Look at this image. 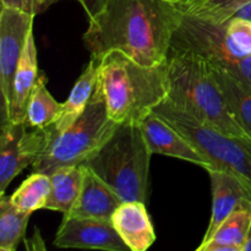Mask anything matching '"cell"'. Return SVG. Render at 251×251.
Instances as JSON below:
<instances>
[{"label":"cell","instance_id":"cell-16","mask_svg":"<svg viewBox=\"0 0 251 251\" xmlns=\"http://www.w3.org/2000/svg\"><path fill=\"white\" fill-rule=\"evenodd\" d=\"M100 63V58L91 56L90 63L87 64L85 70L82 71L80 77L75 82L68 100L61 105L60 114L54 124L58 134L68 130L87 108L88 102H90L98 82Z\"/></svg>","mask_w":251,"mask_h":251},{"label":"cell","instance_id":"cell-17","mask_svg":"<svg viewBox=\"0 0 251 251\" xmlns=\"http://www.w3.org/2000/svg\"><path fill=\"white\" fill-rule=\"evenodd\" d=\"M250 227L251 201H245L223 221L210 240L196 248V251H244Z\"/></svg>","mask_w":251,"mask_h":251},{"label":"cell","instance_id":"cell-11","mask_svg":"<svg viewBox=\"0 0 251 251\" xmlns=\"http://www.w3.org/2000/svg\"><path fill=\"white\" fill-rule=\"evenodd\" d=\"M140 127L152 154L156 153L183 159L202 167L203 169L212 168L211 161L200 150L196 149L183 134L174 129L154 112L150 113L140 123Z\"/></svg>","mask_w":251,"mask_h":251},{"label":"cell","instance_id":"cell-23","mask_svg":"<svg viewBox=\"0 0 251 251\" xmlns=\"http://www.w3.org/2000/svg\"><path fill=\"white\" fill-rule=\"evenodd\" d=\"M250 2L251 0H205L196 6L184 10V12L218 24H226Z\"/></svg>","mask_w":251,"mask_h":251},{"label":"cell","instance_id":"cell-2","mask_svg":"<svg viewBox=\"0 0 251 251\" xmlns=\"http://www.w3.org/2000/svg\"><path fill=\"white\" fill-rule=\"evenodd\" d=\"M98 88L108 115L118 124H139L169 95L168 60L146 66L120 50L100 56Z\"/></svg>","mask_w":251,"mask_h":251},{"label":"cell","instance_id":"cell-6","mask_svg":"<svg viewBox=\"0 0 251 251\" xmlns=\"http://www.w3.org/2000/svg\"><path fill=\"white\" fill-rule=\"evenodd\" d=\"M153 112L200 150L210 159L213 169L230 172L251 188V139L222 134L168 98L157 105Z\"/></svg>","mask_w":251,"mask_h":251},{"label":"cell","instance_id":"cell-21","mask_svg":"<svg viewBox=\"0 0 251 251\" xmlns=\"http://www.w3.org/2000/svg\"><path fill=\"white\" fill-rule=\"evenodd\" d=\"M32 213L14 205L10 196L0 198V250L15 251L26 234Z\"/></svg>","mask_w":251,"mask_h":251},{"label":"cell","instance_id":"cell-14","mask_svg":"<svg viewBox=\"0 0 251 251\" xmlns=\"http://www.w3.org/2000/svg\"><path fill=\"white\" fill-rule=\"evenodd\" d=\"M38 77V58H37L36 42H34L33 27H32L27 33L24 51L15 71L6 120L15 124L26 123L27 104Z\"/></svg>","mask_w":251,"mask_h":251},{"label":"cell","instance_id":"cell-4","mask_svg":"<svg viewBox=\"0 0 251 251\" xmlns=\"http://www.w3.org/2000/svg\"><path fill=\"white\" fill-rule=\"evenodd\" d=\"M152 152L139 124H120L104 146L86 161L123 201L146 202Z\"/></svg>","mask_w":251,"mask_h":251},{"label":"cell","instance_id":"cell-22","mask_svg":"<svg viewBox=\"0 0 251 251\" xmlns=\"http://www.w3.org/2000/svg\"><path fill=\"white\" fill-rule=\"evenodd\" d=\"M50 190V176L46 173L33 172L10 196V200L20 210L33 213L34 211L46 208Z\"/></svg>","mask_w":251,"mask_h":251},{"label":"cell","instance_id":"cell-18","mask_svg":"<svg viewBox=\"0 0 251 251\" xmlns=\"http://www.w3.org/2000/svg\"><path fill=\"white\" fill-rule=\"evenodd\" d=\"M207 64L228 109L251 139V88L238 80L228 69Z\"/></svg>","mask_w":251,"mask_h":251},{"label":"cell","instance_id":"cell-26","mask_svg":"<svg viewBox=\"0 0 251 251\" xmlns=\"http://www.w3.org/2000/svg\"><path fill=\"white\" fill-rule=\"evenodd\" d=\"M58 1H60V0H36V15L42 14L49 6H51V5ZM75 1H77L82 6L83 10H86V7H87V0H75Z\"/></svg>","mask_w":251,"mask_h":251},{"label":"cell","instance_id":"cell-5","mask_svg":"<svg viewBox=\"0 0 251 251\" xmlns=\"http://www.w3.org/2000/svg\"><path fill=\"white\" fill-rule=\"evenodd\" d=\"M119 125L109 118L102 92L96 86L82 115L68 130L56 132L32 171L49 176L60 167L83 164L104 146Z\"/></svg>","mask_w":251,"mask_h":251},{"label":"cell","instance_id":"cell-33","mask_svg":"<svg viewBox=\"0 0 251 251\" xmlns=\"http://www.w3.org/2000/svg\"><path fill=\"white\" fill-rule=\"evenodd\" d=\"M178 2H179V4H180L181 7H185L186 5H188L189 2H190V0H178Z\"/></svg>","mask_w":251,"mask_h":251},{"label":"cell","instance_id":"cell-12","mask_svg":"<svg viewBox=\"0 0 251 251\" xmlns=\"http://www.w3.org/2000/svg\"><path fill=\"white\" fill-rule=\"evenodd\" d=\"M212 188V213L210 225L201 243L211 239L223 221L239 208L245 201H251V188L235 174L221 169H205Z\"/></svg>","mask_w":251,"mask_h":251},{"label":"cell","instance_id":"cell-28","mask_svg":"<svg viewBox=\"0 0 251 251\" xmlns=\"http://www.w3.org/2000/svg\"><path fill=\"white\" fill-rule=\"evenodd\" d=\"M0 1H1V6L25 10V0H0Z\"/></svg>","mask_w":251,"mask_h":251},{"label":"cell","instance_id":"cell-19","mask_svg":"<svg viewBox=\"0 0 251 251\" xmlns=\"http://www.w3.org/2000/svg\"><path fill=\"white\" fill-rule=\"evenodd\" d=\"M51 190L44 210L58 211L68 216L75 206L83 181V164L66 166L49 174Z\"/></svg>","mask_w":251,"mask_h":251},{"label":"cell","instance_id":"cell-27","mask_svg":"<svg viewBox=\"0 0 251 251\" xmlns=\"http://www.w3.org/2000/svg\"><path fill=\"white\" fill-rule=\"evenodd\" d=\"M108 0H87V7H86L85 12L86 15H87L88 19H91L93 15L97 14V12L104 6V4Z\"/></svg>","mask_w":251,"mask_h":251},{"label":"cell","instance_id":"cell-29","mask_svg":"<svg viewBox=\"0 0 251 251\" xmlns=\"http://www.w3.org/2000/svg\"><path fill=\"white\" fill-rule=\"evenodd\" d=\"M25 11L36 16V0H25Z\"/></svg>","mask_w":251,"mask_h":251},{"label":"cell","instance_id":"cell-13","mask_svg":"<svg viewBox=\"0 0 251 251\" xmlns=\"http://www.w3.org/2000/svg\"><path fill=\"white\" fill-rule=\"evenodd\" d=\"M123 202V199L112 186L83 164V181L80 196L68 216L112 222L115 210Z\"/></svg>","mask_w":251,"mask_h":251},{"label":"cell","instance_id":"cell-25","mask_svg":"<svg viewBox=\"0 0 251 251\" xmlns=\"http://www.w3.org/2000/svg\"><path fill=\"white\" fill-rule=\"evenodd\" d=\"M244 85L251 88V54L235 61L229 68H226Z\"/></svg>","mask_w":251,"mask_h":251},{"label":"cell","instance_id":"cell-24","mask_svg":"<svg viewBox=\"0 0 251 251\" xmlns=\"http://www.w3.org/2000/svg\"><path fill=\"white\" fill-rule=\"evenodd\" d=\"M228 34L233 43L245 56L251 54V20L242 16H233L227 22Z\"/></svg>","mask_w":251,"mask_h":251},{"label":"cell","instance_id":"cell-10","mask_svg":"<svg viewBox=\"0 0 251 251\" xmlns=\"http://www.w3.org/2000/svg\"><path fill=\"white\" fill-rule=\"evenodd\" d=\"M54 245L63 249L126 251V247L112 222L64 216Z\"/></svg>","mask_w":251,"mask_h":251},{"label":"cell","instance_id":"cell-20","mask_svg":"<svg viewBox=\"0 0 251 251\" xmlns=\"http://www.w3.org/2000/svg\"><path fill=\"white\" fill-rule=\"evenodd\" d=\"M61 105L47 88V76L39 75L27 104L26 123L31 129H44L55 124Z\"/></svg>","mask_w":251,"mask_h":251},{"label":"cell","instance_id":"cell-30","mask_svg":"<svg viewBox=\"0 0 251 251\" xmlns=\"http://www.w3.org/2000/svg\"><path fill=\"white\" fill-rule=\"evenodd\" d=\"M235 16H242V17H245V19L251 20V2L249 5H247L245 7H243V9L240 10Z\"/></svg>","mask_w":251,"mask_h":251},{"label":"cell","instance_id":"cell-7","mask_svg":"<svg viewBox=\"0 0 251 251\" xmlns=\"http://www.w3.org/2000/svg\"><path fill=\"white\" fill-rule=\"evenodd\" d=\"M171 48L191 51L207 63L222 68H229L245 56L228 34L227 24H218L188 12H184L180 25L174 32Z\"/></svg>","mask_w":251,"mask_h":251},{"label":"cell","instance_id":"cell-3","mask_svg":"<svg viewBox=\"0 0 251 251\" xmlns=\"http://www.w3.org/2000/svg\"><path fill=\"white\" fill-rule=\"evenodd\" d=\"M169 95L174 104L228 136L248 137L211 76L207 61L188 50L169 49Z\"/></svg>","mask_w":251,"mask_h":251},{"label":"cell","instance_id":"cell-15","mask_svg":"<svg viewBox=\"0 0 251 251\" xmlns=\"http://www.w3.org/2000/svg\"><path fill=\"white\" fill-rule=\"evenodd\" d=\"M112 223L130 251H146L156 242L146 202L124 201L115 210Z\"/></svg>","mask_w":251,"mask_h":251},{"label":"cell","instance_id":"cell-32","mask_svg":"<svg viewBox=\"0 0 251 251\" xmlns=\"http://www.w3.org/2000/svg\"><path fill=\"white\" fill-rule=\"evenodd\" d=\"M244 251H251V227H250V232H249V237H248L247 244L244 247Z\"/></svg>","mask_w":251,"mask_h":251},{"label":"cell","instance_id":"cell-8","mask_svg":"<svg viewBox=\"0 0 251 251\" xmlns=\"http://www.w3.org/2000/svg\"><path fill=\"white\" fill-rule=\"evenodd\" d=\"M28 129L27 123L1 122L0 198L5 195L7 186L21 172L33 166L56 135L54 124L44 129Z\"/></svg>","mask_w":251,"mask_h":251},{"label":"cell","instance_id":"cell-31","mask_svg":"<svg viewBox=\"0 0 251 251\" xmlns=\"http://www.w3.org/2000/svg\"><path fill=\"white\" fill-rule=\"evenodd\" d=\"M202 1H205V0H190V2H189L188 5H186L185 7H183V10H186L189 9V7H193V6H196V5L201 4Z\"/></svg>","mask_w":251,"mask_h":251},{"label":"cell","instance_id":"cell-9","mask_svg":"<svg viewBox=\"0 0 251 251\" xmlns=\"http://www.w3.org/2000/svg\"><path fill=\"white\" fill-rule=\"evenodd\" d=\"M34 15L16 7L1 6L0 12V92L1 122L6 120L12 81L24 51L27 33L33 27Z\"/></svg>","mask_w":251,"mask_h":251},{"label":"cell","instance_id":"cell-1","mask_svg":"<svg viewBox=\"0 0 251 251\" xmlns=\"http://www.w3.org/2000/svg\"><path fill=\"white\" fill-rule=\"evenodd\" d=\"M183 16L178 0H108L88 19L82 39L91 56L120 50L142 65H161Z\"/></svg>","mask_w":251,"mask_h":251}]
</instances>
